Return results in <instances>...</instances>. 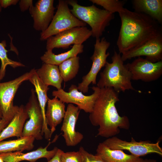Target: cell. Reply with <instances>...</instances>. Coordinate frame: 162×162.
I'll use <instances>...</instances> for the list:
<instances>
[{"mask_svg": "<svg viewBox=\"0 0 162 162\" xmlns=\"http://www.w3.org/2000/svg\"><path fill=\"white\" fill-rule=\"evenodd\" d=\"M118 14L121 24L116 44L119 54L138 47L162 34L160 24L147 15L125 8Z\"/></svg>", "mask_w": 162, "mask_h": 162, "instance_id": "1", "label": "cell"}, {"mask_svg": "<svg viewBox=\"0 0 162 162\" xmlns=\"http://www.w3.org/2000/svg\"><path fill=\"white\" fill-rule=\"evenodd\" d=\"M119 101L118 93L110 88H100L89 118L92 124L98 126L97 136L109 138L120 132V129H129L130 123L126 116H121L116 103Z\"/></svg>", "mask_w": 162, "mask_h": 162, "instance_id": "2", "label": "cell"}, {"mask_svg": "<svg viewBox=\"0 0 162 162\" xmlns=\"http://www.w3.org/2000/svg\"><path fill=\"white\" fill-rule=\"evenodd\" d=\"M111 63L107 62L97 83L100 88H110L119 93L127 90H135L132 84L131 74L120 54L115 50Z\"/></svg>", "mask_w": 162, "mask_h": 162, "instance_id": "3", "label": "cell"}, {"mask_svg": "<svg viewBox=\"0 0 162 162\" xmlns=\"http://www.w3.org/2000/svg\"><path fill=\"white\" fill-rule=\"evenodd\" d=\"M68 4L72 7L70 10L77 18L88 24L91 27L92 36L100 38L114 18V14L104 9H101L93 4L87 6L79 4L76 1L67 0Z\"/></svg>", "mask_w": 162, "mask_h": 162, "instance_id": "4", "label": "cell"}, {"mask_svg": "<svg viewBox=\"0 0 162 162\" xmlns=\"http://www.w3.org/2000/svg\"><path fill=\"white\" fill-rule=\"evenodd\" d=\"M68 5L67 0H59L57 10L52 20L46 29L40 33V40H46L51 36L74 27L86 26V23L72 14Z\"/></svg>", "mask_w": 162, "mask_h": 162, "instance_id": "5", "label": "cell"}, {"mask_svg": "<svg viewBox=\"0 0 162 162\" xmlns=\"http://www.w3.org/2000/svg\"><path fill=\"white\" fill-rule=\"evenodd\" d=\"M36 69H32L18 77L10 81L0 82V114L9 122L18 111L19 106L14 104V99L19 86L28 80Z\"/></svg>", "mask_w": 162, "mask_h": 162, "instance_id": "6", "label": "cell"}, {"mask_svg": "<svg viewBox=\"0 0 162 162\" xmlns=\"http://www.w3.org/2000/svg\"><path fill=\"white\" fill-rule=\"evenodd\" d=\"M110 45V43L104 37L101 39H96L94 45V52L90 57L92 62L91 68L88 73L82 77V82L79 83L77 86L80 92L83 93H87L90 84H96L97 75L107 62V58L110 54L106 52Z\"/></svg>", "mask_w": 162, "mask_h": 162, "instance_id": "7", "label": "cell"}, {"mask_svg": "<svg viewBox=\"0 0 162 162\" xmlns=\"http://www.w3.org/2000/svg\"><path fill=\"white\" fill-rule=\"evenodd\" d=\"M102 142L111 149L126 150L137 157L151 153L162 156V149L159 146V141L155 143L149 141L137 142L132 137L131 141L128 142L114 136L108 138Z\"/></svg>", "mask_w": 162, "mask_h": 162, "instance_id": "8", "label": "cell"}, {"mask_svg": "<svg viewBox=\"0 0 162 162\" xmlns=\"http://www.w3.org/2000/svg\"><path fill=\"white\" fill-rule=\"evenodd\" d=\"M93 94L86 95L78 91L77 86L74 84L71 85L68 92L61 88L52 92L53 96L58 98L64 103L74 104L80 110L86 113H90L93 110L95 103L100 92V88L98 86H93Z\"/></svg>", "mask_w": 162, "mask_h": 162, "instance_id": "9", "label": "cell"}, {"mask_svg": "<svg viewBox=\"0 0 162 162\" xmlns=\"http://www.w3.org/2000/svg\"><path fill=\"white\" fill-rule=\"evenodd\" d=\"M91 36V30L86 26L74 27L48 38L46 40V49H65L71 44H82Z\"/></svg>", "mask_w": 162, "mask_h": 162, "instance_id": "10", "label": "cell"}, {"mask_svg": "<svg viewBox=\"0 0 162 162\" xmlns=\"http://www.w3.org/2000/svg\"><path fill=\"white\" fill-rule=\"evenodd\" d=\"M35 93V90L32 88L28 101L25 106L29 119L25 123L22 136V137L32 136L35 139L38 140L43 139L41 131L44 120Z\"/></svg>", "mask_w": 162, "mask_h": 162, "instance_id": "11", "label": "cell"}, {"mask_svg": "<svg viewBox=\"0 0 162 162\" xmlns=\"http://www.w3.org/2000/svg\"><path fill=\"white\" fill-rule=\"evenodd\" d=\"M125 65L132 80L150 82L158 79L162 74V60L153 63L140 57Z\"/></svg>", "mask_w": 162, "mask_h": 162, "instance_id": "12", "label": "cell"}, {"mask_svg": "<svg viewBox=\"0 0 162 162\" xmlns=\"http://www.w3.org/2000/svg\"><path fill=\"white\" fill-rule=\"evenodd\" d=\"M142 56L153 63L162 60V34L122 54L121 57L124 62Z\"/></svg>", "mask_w": 162, "mask_h": 162, "instance_id": "13", "label": "cell"}, {"mask_svg": "<svg viewBox=\"0 0 162 162\" xmlns=\"http://www.w3.org/2000/svg\"><path fill=\"white\" fill-rule=\"evenodd\" d=\"M80 110L73 104H69L67 107L63 119L61 131L68 146H74L79 143L83 138V135L75 130L77 121L79 118Z\"/></svg>", "mask_w": 162, "mask_h": 162, "instance_id": "14", "label": "cell"}, {"mask_svg": "<svg viewBox=\"0 0 162 162\" xmlns=\"http://www.w3.org/2000/svg\"><path fill=\"white\" fill-rule=\"evenodd\" d=\"M53 3V0H39L29 9L35 30L42 32L48 27L54 16Z\"/></svg>", "mask_w": 162, "mask_h": 162, "instance_id": "15", "label": "cell"}, {"mask_svg": "<svg viewBox=\"0 0 162 162\" xmlns=\"http://www.w3.org/2000/svg\"><path fill=\"white\" fill-rule=\"evenodd\" d=\"M58 136L56 135L52 142L49 141L48 145L44 148L40 147L36 150L26 153L21 151H17L0 153V157L4 162H19L26 160L30 162H35L38 159L45 158L48 161L51 159L56 154L58 148L55 147L52 150H47L49 146L57 140Z\"/></svg>", "mask_w": 162, "mask_h": 162, "instance_id": "16", "label": "cell"}, {"mask_svg": "<svg viewBox=\"0 0 162 162\" xmlns=\"http://www.w3.org/2000/svg\"><path fill=\"white\" fill-rule=\"evenodd\" d=\"M34 86L35 91L37 95V98L40 105L43 117V124L41 131L42 136L48 140L51 137L50 131L46 124L45 118V107L49 99L47 92L49 88L41 80L36 73V70L29 78L28 80Z\"/></svg>", "mask_w": 162, "mask_h": 162, "instance_id": "17", "label": "cell"}, {"mask_svg": "<svg viewBox=\"0 0 162 162\" xmlns=\"http://www.w3.org/2000/svg\"><path fill=\"white\" fill-rule=\"evenodd\" d=\"M47 103V110L45 112L46 120L48 126L50 128L51 137L56 126L63 119L66 112L65 105L64 103L56 97L52 99L49 98Z\"/></svg>", "mask_w": 162, "mask_h": 162, "instance_id": "18", "label": "cell"}, {"mask_svg": "<svg viewBox=\"0 0 162 162\" xmlns=\"http://www.w3.org/2000/svg\"><path fill=\"white\" fill-rule=\"evenodd\" d=\"M28 116L25 106L21 105L11 121L0 133V142L12 137H22V132Z\"/></svg>", "mask_w": 162, "mask_h": 162, "instance_id": "19", "label": "cell"}, {"mask_svg": "<svg viewBox=\"0 0 162 162\" xmlns=\"http://www.w3.org/2000/svg\"><path fill=\"white\" fill-rule=\"evenodd\" d=\"M132 3L134 11L147 15L162 24V0H133Z\"/></svg>", "mask_w": 162, "mask_h": 162, "instance_id": "20", "label": "cell"}, {"mask_svg": "<svg viewBox=\"0 0 162 162\" xmlns=\"http://www.w3.org/2000/svg\"><path fill=\"white\" fill-rule=\"evenodd\" d=\"M96 151V154L105 162H139L141 158L126 154L122 150L111 149L103 142L99 143Z\"/></svg>", "mask_w": 162, "mask_h": 162, "instance_id": "21", "label": "cell"}, {"mask_svg": "<svg viewBox=\"0 0 162 162\" xmlns=\"http://www.w3.org/2000/svg\"><path fill=\"white\" fill-rule=\"evenodd\" d=\"M36 73L42 82L47 86H52L57 90L62 88L63 81L58 66L44 63Z\"/></svg>", "mask_w": 162, "mask_h": 162, "instance_id": "22", "label": "cell"}, {"mask_svg": "<svg viewBox=\"0 0 162 162\" xmlns=\"http://www.w3.org/2000/svg\"><path fill=\"white\" fill-rule=\"evenodd\" d=\"M83 48L82 44L74 45L70 50L57 55L53 53L52 50H48L41 57L40 59L44 63L58 66L65 61L82 52Z\"/></svg>", "mask_w": 162, "mask_h": 162, "instance_id": "23", "label": "cell"}, {"mask_svg": "<svg viewBox=\"0 0 162 162\" xmlns=\"http://www.w3.org/2000/svg\"><path fill=\"white\" fill-rule=\"evenodd\" d=\"M32 136H25L13 140L0 142V153L30 150L34 147Z\"/></svg>", "mask_w": 162, "mask_h": 162, "instance_id": "24", "label": "cell"}, {"mask_svg": "<svg viewBox=\"0 0 162 162\" xmlns=\"http://www.w3.org/2000/svg\"><path fill=\"white\" fill-rule=\"evenodd\" d=\"M80 59L79 56H75L65 61L58 66L63 81L67 82L75 77L79 70Z\"/></svg>", "mask_w": 162, "mask_h": 162, "instance_id": "25", "label": "cell"}, {"mask_svg": "<svg viewBox=\"0 0 162 162\" xmlns=\"http://www.w3.org/2000/svg\"><path fill=\"white\" fill-rule=\"evenodd\" d=\"M6 43L5 41L0 43V59L1 65L0 69V81L4 77L8 65H10L13 68L18 67H25L22 63L17 61H13L9 58L7 53L8 51L5 48Z\"/></svg>", "mask_w": 162, "mask_h": 162, "instance_id": "26", "label": "cell"}, {"mask_svg": "<svg viewBox=\"0 0 162 162\" xmlns=\"http://www.w3.org/2000/svg\"><path fill=\"white\" fill-rule=\"evenodd\" d=\"M93 4L102 7L104 10L109 13L114 14L115 12L118 13L124 9V2L118 0H90Z\"/></svg>", "mask_w": 162, "mask_h": 162, "instance_id": "27", "label": "cell"}, {"mask_svg": "<svg viewBox=\"0 0 162 162\" xmlns=\"http://www.w3.org/2000/svg\"><path fill=\"white\" fill-rule=\"evenodd\" d=\"M61 162H82V157L80 152H62L61 155Z\"/></svg>", "mask_w": 162, "mask_h": 162, "instance_id": "28", "label": "cell"}, {"mask_svg": "<svg viewBox=\"0 0 162 162\" xmlns=\"http://www.w3.org/2000/svg\"><path fill=\"white\" fill-rule=\"evenodd\" d=\"M79 151L82 157V162H105L99 156L88 153L82 146H80Z\"/></svg>", "mask_w": 162, "mask_h": 162, "instance_id": "29", "label": "cell"}, {"mask_svg": "<svg viewBox=\"0 0 162 162\" xmlns=\"http://www.w3.org/2000/svg\"><path fill=\"white\" fill-rule=\"evenodd\" d=\"M19 5L21 11L24 12L33 6V1L32 0H21Z\"/></svg>", "mask_w": 162, "mask_h": 162, "instance_id": "30", "label": "cell"}, {"mask_svg": "<svg viewBox=\"0 0 162 162\" xmlns=\"http://www.w3.org/2000/svg\"><path fill=\"white\" fill-rule=\"evenodd\" d=\"M19 1L18 0H0V3L2 8H6L12 5H16Z\"/></svg>", "mask_w": 162, "mask_h": 162, "instance_id": "31", "label": "cell"}, {"mask_svg": "<svg viewBox=\"0 0 162 162\" xmlns=\"http://www.w3.org/2000/svg\"><path fill=\"white\" fill-rule=\"evenodd\" d=\"M63 151L58 148L57 152L55 155L48 162H61V155Z\"/></svg>", "mask_w": 162, "mask_h": 162, "instance_id": "32", "label": "cell"}, {"mask_svg": "<svg viewBox=\"0 0 162 162\" xmlns=\"http://www.w3.org/2000/svg\"><path fill=\"white\" fill-rule=\"evenodd\" d=\"M9 123L2 118L0 120V133L7 126Z\"/></svg>", "mask_w": 162, "mask_h": 162, "instance_id": "33", "label": "cell"}, {"mask_svg": "<svg viewBox=\"0 0 162 162\" xmlns=\"http://www.w3.org/2000/svg\"><path fill=\"white\" fill-rule=\"evenodd\" d=\"M139 162H157L156 160L151 159H143L140 158V160Z\"/></svg>", "mask_w": 162, "mask_h": 162, "instance_id": "34", "label": "cell"}, {"mask_svg": "<svg viewBox=\"0 0 162 162\" xmlns=\"http://www.w3.org/2000/svg\"><path fill=\"white\" fill-rule=\"evenodd\" d=\"M0 162H4L2 159L0 157Z\"/></svg>", "mask_w": 162, "mask_h": 162, "instance_id": "35", "label": "cell"}, {"mask_svg": "<svg viewBox=\"0 0 162 162\" xmlns=\"http://www.w3.org/2000/svg\"><path fill=\"white\" fill-rule=\"evenodd\" d=\"M2 7L1 6V4H0V13L1 11V10H2Z\"/></svg>", "mask_w": 162, "mask_h": 162, "instance_id": "36", "label": "cell"}, {"mask_svg": "<svg viewBox=\"0 0 162 162\" xmlns=\"http://www.w3.org/2000/svg\"><path fill=\"white\" fill-rule=\"evenodd\" d=\"M2 118V116L1 115V114H0V120H1Z\"/></svg>", "mask_w": 162, "mask_h": 162, "instance_id": "37", "label": "cell"}]
</instances>
